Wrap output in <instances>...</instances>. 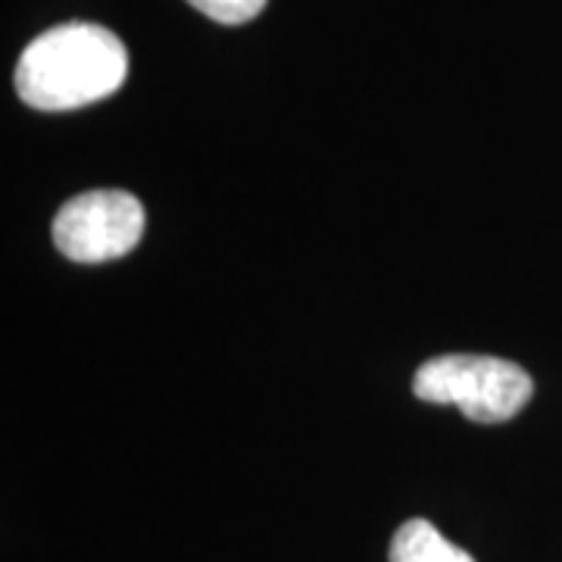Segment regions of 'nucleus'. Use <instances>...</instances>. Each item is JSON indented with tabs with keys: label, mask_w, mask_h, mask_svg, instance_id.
Here are the masks:
<instances>
[{
	"label": "nucleus",
	"mask_w": 562,
	"mask_h": 562,
	"mask_svg": "<svg viewBox=\"0 0 562 562\" xmlns=\"http://www.w3.org/2000/svg\"><path fill=\"white\" fill-rule=\"evenodd\" d=\"M128 76V54L110 29L66 22L44 32L22 50L16 91L22 103L63 113L116 94Z\"/></svg>",
	"instance_id": "obj_1"
},
{
	"label": "nucleus",
	"mask_w": 562,
	"mask_h": 562,
	"mask_svg": "<svg viewBox=\"0 0 562 562\" xmlns=\"http://www.w3.org/2000/svg\"><path fill=\"white\" fill-rule=\"evenodd\" d=\"M413 391L419 401L447 403L472 422L497 425L513 419L531 401L535 382L519 362L479 353H447L422 362Z\"/></svg>",
	"instance_id": "obj_2"
},
{
	"label": "nucleus",
	"mask_w": 562,
	"mask_h": 562,
	"mask_svg": "<svg viewBox=\"0 0 562 562\" xmlns=\"http://www.w3.org/2000/svg\"><path fill=\"white\" fill-rule=\"evenodd\" d=\"M144 235V206L128 191H85L63 203L54 220V244L72 262L120 260Z\"/></svg>",
	"instance_id": "obj_3"
},
{
	"label": "nucleus",
	"mask_w": 562,
	"mask_h": 562,
	"mask_svg": "<svg viewBox=\"0 0 562 562\" xmlns=\"http://www.w3.org/2000/svg\"><path fill=\"white\" fill-rule=\"evenodd\" d=\"M391 562H475L462 547L450 543L428 519H409L391 541Z\"/></svg>",
	"instance_id": "obj_4"
},
{
	"label": "nucleus",
	"mask_w": 562,
	"mask_h": 562,
	"mask_svg": "<svg viewBox=\"0 0 562 562\" xmlns=\"http://www.w3.org/2000/svg\"><path fill=\"white\" fill-rule=\"evenodd\" d=\"M194 10H201L206 20L222 22V25H244L257 20L266 7V0H188Z\"/></svg>",
	"instance_id": "obj_5"
}]
</instances>
